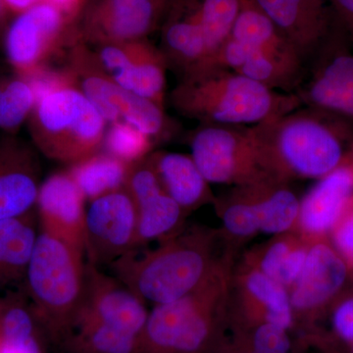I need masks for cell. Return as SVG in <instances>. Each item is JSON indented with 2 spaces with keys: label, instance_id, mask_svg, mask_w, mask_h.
Returning a JSON list of instances; mask_svg holds the SVG:
<instances>
[{
  "label": "cell",
  "instance_id": "1",
  "mask_svg": "<svg viewBox=\"0 0 353 353\" xmlns=\"http://www.w3.org/2000/svg\"><path fill=\"white\" fill-rule=\"evenodd\" d=\"M250 134L262 171L283 182L327 175L353 141L350 118L308 105L252 126Z\"/></svg>",
  "mask_w": 353,
  "mask_h": 353
},
{
  "label": "cell",
  "instance_id": "2",
  "mask_svg": "<svg viewBox=\"0 0 353 353\" xmlns=\"http://www.w3.org/2000/svg\"><path fill=\"white\" fill-rule=\"evenodd\" d=\"M24 78L36 94L30 116L32 139L46 157L72 165L99 152L108 122L69 69L46 66Z\"/></svg>",
  "mask_w": 353,
  "mask_h": 353
},
{
  "label": "cell",
  "instance_id": "3",
  "mask_svg": "<svg viewBox=\"0 0 353 353\" xmlns=\"http://www.w3.org/2000/svg\"><path fill=\"white\" fill-rule=\"evenodd\" d=\"M174 108L201 124L252 127L303 106L296 94L265 87L233 70L209 63L183 74L171 94Z\"/></svg>",
  "mask_w": 353,
  "mask_h": 353
},
{
  "label": "cell",
  "instance_id": "4",
  "mask_svg": "<svg viewBox=\"0 0 353 353\" xmlns=\"http://www.w3.org/2000/svg\"><path fill=\"white\" fill-rule=\"evenodd\" d=\"M110 267L115 277L154 305L189 296L211 279L205 241L192 234L143 254L132 250Z\"/></svg>",
  "mask_w": 353,
  "mask_h": 353
},
{
  "label": "cell",
  "instance_id": "5",
  "mask_svg": "<svg viewBox=\"0 0 353 353\" xmlns=\"http://www.w3.org/2000/svg\"><path fill=\"white\" fill-rule=\"evenodd\" d=\"M87 263L71 246L41 232L28 266L34 312L53 334L63 336L82 309Z\"/></svg>",
  "mask_w": 353,
  "mask_h": 353
},
{
  "label": "cell",
  "instance_id": "6",
  "mask_svg": "<svg viewBox=\"0 0 353 353\" xmlns=\"http://www.w3.org/2000/svg\"><path fill=\"white\" fill-rule=\"evenodd\" d=\"M209 280L189 296L154 305L137 353H213L218 347L215 285Z\"/></svg>",
  "mask_w": 353,
  "mask_h": 353
},
{
  "label": "cell",
  "instance_id": "7",
  "mask_svg": "<svg viewBox=\"0 0 353 353\" xmlns=\"http://www.w3.org/2000/svg\"><path fill=\"white\" fill-rule=\"evenodd\" d=\"M70 54V72L106 122L112 124L124 121L152 139L164 132L166 116L163 108L114 82L97 63L94 52L83 44L74 43Z\"/></svg>",
  "mask_w": 353,
  "mask_h": 353
},
{
  "label": "cell",
  "instance_id": "8",
  "mask_svg": "<svg viewBox=\"0 0 353 353\" xmlns=\"http://www.w3.org/2000/svg\"><path fill=\"white\" fill-rule=\"evenodd\" d=\"M190 145V157L209 183L240 185L269 176L260 167L250 127L201 124Z\"/></svg>",
  "mask_w": 353,
  "mask_h": 353
},
{
  "label": "cell",
  "instance_id": "9",
  "mask_svg": "<svg viewBox=\"0 0 353 353\" xmlns=\"http://www.w3.org/2000/svg\"><path fill=\"white\" fill-rule=\"evenodd\" d=\"M71 23L48 2L18 14L6 37L7 58L18 75L29 76L48 66V60L64 46Z\"/></svg>",
  "mask_w": 353,
  "mask_h": 353
},
{
  "label": "cell",
  "instance_id": "10",
  "mask_svg": "<svg viewBox=\"0 0 353 353\" xmlns=\"http://www.w3.org/2000/svg\"><path fill=\"white\" fill-rule=\"evenodd\" d=\"M137 206L125 189L90 202L85 215V252L88 263L101 268L134 250Z\"/></svg>",
  "mask_w": 353,
  "mask_h": 353
},
{
  "label": "cell",
  "instance_id": "11",
  "mask_svg": "<svg viewBox=\"0 0 353 353\" xmlns=\"http://www.w3.org/2000/svg\"><path fill=\"white\" fill-rule=\"evenodd\" d=\"M95 46L97 63L114 82L164 108L168 63L160 48L146 39Z\"/></svg>",
  "mask_w": 353,
  "mask_h": 353
},
{
  "label": "cell",
  "instance_id": "12",
  "mask_svg": "<svg viewBox=\"0 0 353 353\" xmlns=\"http://www.w3.org/2000/svg\"><path fill=\"white\" fill-rule=\"evenodd\" d=\"M148 317L145 301L119 279L87 262L85 296L78 318L94 320L139 338Z\"/></svg>",
  "mask_w": 353,
  "mask_h": 353
},
{
  "label": "cell",
  "instance_id": "13",
  "mask_svg": "<svg viewBox=\"0 0 353 353\" xmlns=\"http://www.w3.org/2000/svg\"><path fill=\"white\" fill-rule=\"evenodd\" d=\"M296 48L304 63L328 43L338 22L327 0H252Z\"/></svg>",
  "mask_w": 353,
  "mask_h": 353
},
{
  "label": "cell",
  "instance_id": "14",
  "mask_svg": "<svg viewBox=\"0 0 353 353\" xmlns=\"http://www.w3.org/2000/svg\"><path fill=\"white\" fill-rule=\"evenodd\" d=\"M164 13L157 0H94L85 13L83 37L95 46L139 41Z\"/></svg>",
  "mask_w": 353,
  "mask_h": 353
},
{
  "label": "cell",
  "instance_id": "15",
  "mask_svg": "<svg viewBox=\"0 0 353 353\" xmlns=\"http://www.w3.org/2000/svg\"><path fill=\"white\" fill-rule=\"evenodd\" d=\"M87 199L69 172L52 174L39 187L37 206L43 233L85 256Z\"/></svg>",
  "mask_w": 353,
  "mask_h": 353
},
{
  "label": "cell",
  "instance_id": "16",
  "mask_svg": "<svg viewBox=\"0 0 353 353\" xmlns=\"http://www.w3.org/2000/svg\"><path fill=\"white\" fill-rule=\"evenodd\" d=\"M353 196V143L343 162L312 188L299 209V224L305 233L321 236L343 217Z\"/></svg>",
  "mask_w": 353,
  "mask_h": 353
},
{
  "label": "cell",
  "instance_id": "17",
  "mask_svg": "<svg viewBox=\"0 0 353 353\" xmlns=\"http://www.w3.org/2000/svg\"><path fill=\"white\" fill-rule=\"evenodd\" d=\"M347 277L343 257L326 243H315L307 250L303 270L290 296L292 309L310 311L322 306L338 294Z\"/></svg>",
  "mask_w": 353,
  "mask_h": 353
},
{
  "label": "cell",
  "instance_id": "18",
  "mask_svg": "<svg viewBox=\"0 0 353 353\" xmlns=\"http://www.w3.org/2000/svg\"><path fill=\"white\" fill-rule=\"evenodd\" d=\"M41 185L31 152L23 146H0V221L24 217L37 204Z\"/></svg>",
  "mask_w": 353,
  "mask_h": 353
},
{
  "label": "cell",
  "instance_id": "19",
  "mask_svg": "<svg viewBox=\"0 0 353 353\" xmlns=\"http://www.w3.org/2000/svg\"><path fill=\"white\" fill-rule=\"evenodd\" d=\"M243 2V0H174L168 10L189 21L202 32L210 50L211 62L231 34Z\"/></svg>",
  "mask_w": 353,
  "mask_h": 353
},
{
  "label": "cell",
  "instance_id": "20",
  "mask_svg": "<svg viewBox=\"0 0 353 353\" xmlns=\"http://www.w3.org/2000/svg\"><path fill=\"white\" fill-rule=\"evenodd\" d=\"M166 194L183 208H196L208 196V182L192 157L160 152L150 157Z\"/></svg>",
  "mask_w": 353,
  "mask_h": 353
},
{
  "label": "cell",
  "instance_id": "21",
  "mask_svg": "<svg viewBox=\"0 0 353 353\" xmlns=\"http://www.w3.org/2000/svg\"><path fill=\"white\" fill-rule=\"evenodd\" d=\"M131 165L97 152L71 165L68 172L87 201L124 189Z\"/></svg>",
  "mask_w": 353,
  "mask_h": 353
},
{
  "label": "cell",
  "instance_id": "22",
  "mask_svg": "<svg viewBox=\"0 0 353 353\" xmlns=\"http://www.w3.org/2000/svg\"><path fill=\"white\" fill-rule=\"evenodd\" d=\"M64 336L76 353H137L138 350V336L85 318H78Z\"/></svg>",
  "mask_w": 353,
  "mask_h": 353
},
{
  "label": "cell",
  "instance_id": "23",
  "mask_svg": "<svg viewBox=\"0 0 353 353\" xmlns=\"http://www.w3.org/2000/svg\"><path fill=\"white\" fill-rule=\"evenodd\" d=\"M245 287L250 296L262 305L260 323H271L285 330L292 328L294 309L285 285L256 270L248 274Z\"/></svg>",
  "mask_w": 353,
  "mask_h": 353
},
{
  "label": "cell",
  "instance_id": "24",
  "mask_svg": "<svg viewBox=\"0 0 353 353\" xmlns=\"http://www.w3.org/2000/svg\"><path fill=\"white\" fill-rule=\"evenodd\" d=\"M136 206L138 220L134 250L173 231L180 224L183 211L165 192Z\"/></svg>",
  "mask_w": 353,
  "mask_h": 353
},
{
  "label": "cell",
  "instance_id": "25",
  "mask_svg": "<svg viewBox=\"0 0 353 353\" xmlns=\"http://www.w3.org/2000/svg\"><path fill=\"white\" fill-rule=\"evenodd\" d=\"M36 104L31 83L24 77L0 83V129L14 132L30 118Z\"/></svg>",
  "mask_w": 353,
  "mask_h": 353
},
{
  "label": "cell",
  "instance_id": "26",
  "mask_svg": "<svg viewBox=\"0 0 353 353\" xmlns=\"http://www.w3.org/2000/svg\"><path fill=\"white\" fill-rule=\"evenodd\" d=\"M102 148L111 157L132 165L148 157L152 148V138L124 121L112 123L105 132Z\"/></svg>",
  "mask_w": 353,
  "mask_h": 353
},
{
  "label": "cell",
  "instance_id": "27",
  "mask_svg": "<svg viewBox=\"0 0 353 353\" xmlns=\"http://www.w3.org/2000/svg\"><path fill=\"white\" fill-rule=\"evenodd\" d=\"M236 345L255 353H289L292 348L288 330L271 323L262 322L252 327Z\"/></svg>",
  "mask_w": 353,
  "mask_h": 353
},
{
  "label": "cell",
  "instance_id": "28",
  "mask_svg": "<svg viewBox=\"0 0 353 353\" xmlns=\"http://www.w3.org/2000/svg\"><path fill=\"white\" fill-rule=\"evenodd\" d=\"M334 239L339 252L353 264V196L343 217L334 227Z\"/></svg>",
  "mask_w": 353,
  "mask_h": 353
},
{
  "label": "cell",
  "instance_id": "29",
  "mask_svg": "<svg viewBox=\"0 0 353 353\" xmlns=\"http://www.w3.org/2000/svg\"><path fill=\"white\" fill-rule=\"evenodd\" d=\"M292 248L294 246H292L288 241H276L275 243L269 246L268 250L265 252L261 262H260L259 270L268 277L277 281L281 267Z\"/></svg>",
  "mask_w": 353,
  "mask_h": 353
},
{
  "label": "cell",
  "instance_id": "30",
  "mask_svg": "<svg viewBox=\"0 0 353 353\" xmlns=\"http://www.w3.org/2000/svg\"><path fill=\"white\" fill-rule=\"evenodd\" d=\"M307 250L303 248H292L279 272L277 281L285 287L294 285L299 280L305 264Z\"/></svg>",
  "mask_w": 353,
  "mask_h": 353
},
{
  "label": "cell",
  "instance_id": "31",
  "mask_svg": "<svg viewBox=\"0 0 353 353\" xmlns=\"http://www.w3.org/2000/svg\"><path fill=\"white\" fill-rule=\"evenodd\" d=\"M0 221V281L6 277L7 259H8L9 250L16 234L24 224L26 218Z\"/></svg>",
  "mask_w": 353,
  "mask_h": 353
},
{
  "label": "cell",
  "instance_id": "32",
  "mask_svg": "<svg viewBox=\"0 0 353 353\" xmlns=\"http://www.w3.org/2000/svg\"><path fill=\"white\" fill-rule=\"evenodd\" d=\"M333 326L339 338L353 345V297L345 299L336 308Z\"/></svg>",
  "mask_w": 353,
  "mask_h": 353
},
{
  "label": "cell",
  "instance_id": "33",
  "mask_svg": "<svg viewBox=\"0 0 353 353\" xmlns=\"http://www.w3.org/2000/svg\"><path fill=\"white\" fill-rule=\"evenodd\" d=\"M334 17L353 46V0H327Z\"/></svg>",
  "mask_w": 353,
  "mask_h": 353
},
{
  "label": "cell",
  "instance_id": "34",
  "mask_svg": "<svg viewBox=\"0 0 353 353\" xmlns=\"http://www.w3.org/2000/svg\"><path fill=\"white\" fill-rule=\"evenodd\" d=\"M0 353H43L36 336L27 340L1 341Z\"/></svg>",
  "mask_w": 353,
  "mask_h": 353
},
{
  "label": "cell",
  "instance_id": "35",
  "mask_svg": "<svg viewBox=\"0 0 353 353\" xmlns=\"http://www.w3.org/2000/svg\"><path fill=\"white\" fill-rule=\"evenodd\" d=\"M41 1L48 2L51 6L57 7L70 22H73L78 17L79 14L85 6V0H41Z\"/></svg>",
  "mask_w": 353,
  "mask_h": 353
},
{
  "label": "cell",
  "instance_id": "36",
  "mask_svg": "<svg viewBox=\"0 0 353 353\" xmlns=\"http://www.w3.org/2000/svg\"><path fill=\"white\" fill-rule=\"evenodd\" d=\"M328 111L341 114V115L353 119V92L343 95L334 101L333 104L330 106Z\"/></svg>",
  "mask_w": 353,
  "mask_h": 353
},
{
  "label": "cell",
  "instance_id": "37",
  "mask_svg": "<svg viewBox=\"0 0 353 353\" xmlns=\"http://www.w3.org/2000/svg\"><path fill=\"white\" fill-rule=\"evenodd\" d=\"M1 1L6 8L20 14L36 6L41 0H1Z\"/></svg>",
  "mask_w": 353,
  "mask_h": 353
},
{
  "label": "cell",
  "instance_id": "38",
  "mask_svg": "<svg viewBox=\"0 0 353 353\" xmlns=\"http://www.w3.org/2000/svg\"><path fill=\"white\" fill-rule=\"evenodd\" d=\"M213 353H255L252 352V350H246V348H243L241 347H239V345H234L232 347H218L217 350H215Z\"/></svg>",
  "mask_w": 353,
  "mask_h": 353
},
{
  "label": "cell",
  "instance_id": "39",
  "mask_svg": "<svg viewBox=\"0 0 353 353\" xmlns=\"http://www.w3.org/2000/svg\"><path fill=\"white\" fill-rule=\"evenodd\" d=\"M157 2L164 9L165 13H166L168 11L169 7L173 3L174 0H157Z\"/></svg>",
  "mask_w": 353,
  "mask_h": 353
},
{
  "label": "cell",
  "instance_id": "40",
  "mask_svg": "<svg viewBox=\"0 0 353 353\" xmlns=\"http://www.w3.org/2000/svg\"><path fill=\"white\" fill-rule=\"evenodd\" d=\"M4 8H6V7H4L3 3H2L1 0H0V15H1L2 11H3Z\"/></svg>",
  "mask_w": 353,
  "mask_h": 353
},
{
  "label": "cell",
  "instance_id": "41",
  "mask_svg": "<svg viewBox=\"0 0 353 353\" xmlns=\"http://www.w3.org/2000/svg\"><path fill=\"white\" fill-rule=\"evenodd\" d=\"M352 347H353V345H352Z\"/></svg>",
  "mask_w": 353,
  "mask_h": 353
}]
</instances>
